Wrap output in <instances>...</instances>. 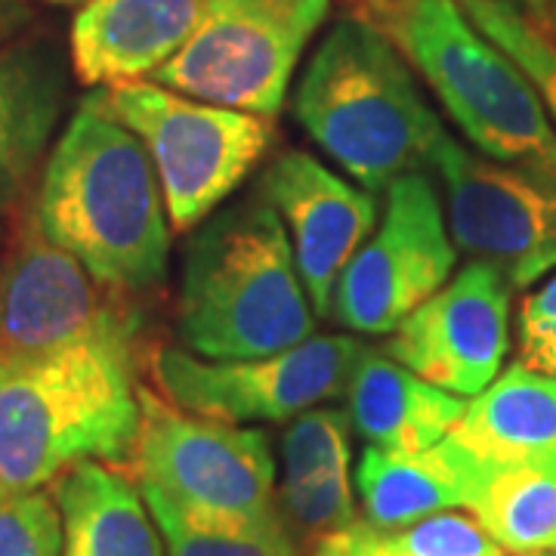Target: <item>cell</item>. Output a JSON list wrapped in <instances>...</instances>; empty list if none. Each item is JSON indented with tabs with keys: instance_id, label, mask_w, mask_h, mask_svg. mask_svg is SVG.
<instances>
[{
	"instance_id": "1",
	"label": "cell",
	"mask_w": 556,
	"mask_h": 556,
	"mask_svg": "<svg viewBox=\"0 0 556 556\" xmlns=\"http://www.w3.org/2000/svg\"><path fill=\"white\" fill-rule=\"evenodd\" d=\"M31 217L112 291L142 294L167 278L174 226L152 159L87 97L47 155Z\"/></svg>"
},
{
	"instance_id": "2",
	"label": "cell",
	"mask_w": 556,
	"mask_h": 556,
	"mask_svg": "<svg viewBox=\"0 0 556 556\" xmlns=\"http://www.w3.org/2000/svg\"><path fill=\"white\" fill-rule=\"evenodd\" d=\"M137 331L0 358V492H35L84 460L127 464L142 420Z\"/></svg>"
},
{
	"instance_id": "3",
	"label": "cell",
	"mask_w": 556,
	"mask_h": 556,
	"mask_svg": "<svg viewBox=\"0 0 556 556\" xmlns=\"http://www.w3.org/2000/svg\"><path fill=\"white\" fill-rule=\"evenodd\" d=\"M182 350L201 358H263L316 334L288 232L257 192L207 217L182 257L177 298Z\"/></svg>"
},
{
	"instance_id": "4",
	"label": "cell",
	"mask_w": 556,
	"mask_h": 556,
	"mask_svg": "<svg viewBox=\"0 0 556 556\" xmlns=\"http://www.w3.org/2000/svg\"><path fill=\"white\" fill-rule=\"evenodd\" d=\"M294 118L368 192L430 167L448 134L424 100L415 68L365 16H343L321 38L298 84Z\"/></svg>"
},
{
	"instance_id": "5",
	"label": "cell",
	"mask_w": 556,
	"mask_h": 556,
	"mask_svg": "<svg viewBox=\"0 0 556 556\" xmlns=\"http://www.w3.org/2000/svg\"><path fill=\"white\" fill-rule=\"evenodd\" d=\"M375 22L482 155L556 174V127L535 84L460 0H365Z\"/></svg>"
},
{
	"instance_id": "6",
	"label": "cell",
	"mask_w": 556,
	"mask_h": 556,
	"mask_svg": "<svg viewBox=\"0 0 556 556\" xmlns=\"http://www.w3.org/2000/svg\"><path fill=\"white\" fill-rule=\"evenodd\" d=\"M87 100L146 146L174 232L199 229L248 179L276 137L273 118L192 100L152 80L97 87Z\"/></svg>"
},
{
	"instance_id": "7",
	"label": "cell",
	"mask_w": 556,
	"mask_h": 556,
	"mask_svg": "<svg viewBox=\"0 0 556 556\" xmlns=\"http://www.w3.org/2000/svg\"><path fill=\"white\" fill-rule=\"evenodd\" d=\"M139 399L142 420L127 460L139 489L164 495L186 517L219 526L281 517L276 457L263 430L179 412L149 390Z\"/></svg>"
},
{
	"instance_id": "8",
	"label": "cell",
	"mask_w": 556,
	"mask_h": 556,
	"mask_svg": "<svg viewBox=\"0 0 556 556\" xmlns=\"http://www.w3.org/2000/svg\"><path fill=\"white\" fill-rule=\"evenodd\" d=\"M334 0H204L201 20L152 84L276 118L303 50Z\"/></svg>"
},
{
	"instance_id": "9",
	"label": "cell",
	"mask_w": 556,
	"mask_h": 556,
	"mask_svg": "<svg viewBox=\"0 0 556 556\" xmlns=\"http://www.w3.org/2000/svg\"><path fill=\"white\" fill-rule=\"evenodd\" d=\"M362 353V340L340 334H313L273 356L232 362L164 346L152 358V375L179 412L239 427L278 424L343 396Z\"/></svg>"
},
{
	"instance_id": "10",
	"label": "cell",
	"mask_w": 556,
	"mask_h": 556,
	"mask_svg": "<svg viewBox=\"0 0 556 556\" xmlns=\"http://www.w3.org/2000/svg\"><path fill=\"white\" fill-rule=\"evenodd\" d=\"M430 167L445 189V219L457 251L529 288L556 269V174L504 164L439 139Z\"/></svg>"
},
{
	"instance_id": "11",
	"label": "cell",
	"mask_w": 556,
	"mask_h": 556,
	"mask_svg": "<svg viewBox=\"0 0 556 556\" xmlns=\"http://www.w3.org/2000/svg\"><path fill=\"white\" fill-rule=\"evenodd\" d=\"M457 248L433 179L424 170L387 186L383 217L343 269L331 316L356 334H393L452 278Z\"/></svg>"
},
{
	"instance_id": "12",
	"label": "cell",
	"mask_w": 556,
	"mask_h": 556,
	"mask_svg": "<svg viewBox=\"0 0 556 556\" xmlns=\"http://www.w3.org/2000/svg\"><path fill=\"white\" fill-rule=\"evenodd\" d=\"M84 269L35 217L0 260V358H28L80 340L137 331V313Z\"/></svg>"
},
{
	"instance_id": "13",
	"label": "cell",
	"mask_w": 556,
	"mask_h": 556,
	"mask_svg": "<svg viewBox=\"0 0 556 556\" xmlns=\"http://www.w3.org/2000/svg\"><path fill=\"white\" fill-rule=\"evenodd\" d=\"M514 288L485 263H467L390 334L383 353L455 396H479L510 353Z\"/></svg>"
},
{
	"instance_id": "14",
	"label": "cell",
	"mask_w": 556,
	"mask_h": 556,
	"mask_svg": "<svg viewBox=\"0 0 556 556\" xmlns=\"http://www.w3.org/2000/svg\"><path fill=\"white\" fill-rule=\"evenodd\" d=\"M260 192L281 217L316 316H331L343 269L378 226L375 192L353 186L303 149L281 152L263 174Z\"/></svg>"
},
{
	"instance_id": "15",
	"label": "cell",
	"mask_w": 556,
	"mask_h": 556,
	"mask_svg": "<svg viewBox=\"0 0 556 556\" xmlns=\"http://www.w3.org/2000/svg\"><path fill=\"white\" fill-rule=\"evenodd\" d=\"M204 0H80L72 20V72L84 87L149 80L201 20Z\"/></svg>"
},
{
	"instance_id": "16",
	"label": "cell",
	"mask_w": 556,
	"mask_h": 556,
	"mask_svg": "<svg viewBox=\"0 0 556 556\" xmlns=\"http://www.w3.org/2000/svg\"><path fill=\"white\" fill-rule=\"evenodd\" d=\"M68 75L47 38L0 47V214H10L40 179L65 112Z\"/></svg>"
},
{
	"instance_id": "17",
	"label": "cell",
	"mask_w": 556,
	"mask_h": 556,
	"mask_svg": "<svg viewBox=\"0 0 556 556\" xmlns=\"http://www.w3.org/2000/svg\"><path fill=\"white\" fill-rule=\"evenodd\" d=\"M492 464L445 437L427 452H390L365 445L356 467V495L365 522L402 529L439 510L470 507Z\"/></svg>"
},
{
	"instance_id": "18",
	"label": "cell",
	"mask_w": 556,
	"mask_h": 556,
	"mask_svg": "<svg viewBox=\"0 0 556 556\" xmlns=\"http://www.w3.org/2000/svg\"><path fill=\"white\" fill-rule=\"evenodd\" d=\"M492 467L556 477V378L517 358L467 408L448 433Z\"/></svg>"
},
{
	"instance_id": "19",
	"label": "cell",
	"mask_w": 556,
	"mask_h": 556,
	"mask_svg": "<svg viewBox=\"0 0 556 556\" xmlns=\"http://www.w3.org/2000/svg\"><path fill=\"white\" fill-rule=\"evenodd\" d=\"M467 399L417 378L396 358L365 350L346 387V415L368 445L427 452L457 427Z\"/></svg>"
},
{
	"instance_id": "20",
	"label": "cell",
	"mask_w": 556,
	"mask_h": 556,
	"mask_svg": "<svg viewBox=\"0 0 556 556\" xmlns=\"http://www.w3.org/2000/svg\"><path fill=\"white\" fill-rule=\"evenodd\" d=\"M62 514L60 556H164L137 482L112 464L84 460L53 482Z\"/></svg>"
},
{
	"instance_id": "21",
	"label": "cell",
	"mask_w": 556,
	"mask_h": 556,
	"mask_svg": "<svg viewBox=\"0 0 556 556\" xmlns=\"http://www.w3.org/2000/svg\"><path fill=\"white\" fill-rule=\"evenodd\" d=\"M507 556L556 554V477L492 467L467 507Z\"/></svg>"
},
{
	"instance_id": "22",
	"label": "cell",
	"mask_w": 556,
	"mask_h": 556,
	"mask_svg": "<svg viewBox=\"0 0 556 556\" xmlns=\"http://www.w3.org/2000/svg\"><path fill=\"white\" fill-rule=\"evenodd\" d=\"M139 489V485H137ZM159 526L164 556H300V535L285 517L260 526H219L186 517L152 489H139Z\"/></svg>"
},
{
	"instance_id": "23",
	"label": "cell",
	"mask_w": 556,
	"mask_h": 556,
	"mask_svg": "<svg viewBox=\"0 0 556 556\" xmlns=\"http://www.w3.org/2000/svg\"><path fill=\"white\" fill-rule=\"evenodd\" d=\"M346 556H507L473 514L439 510L402 529L353 522L334 532Z\"/></svg>"
},
{
	"instance_id": "24",
	"label": "cell",
	"mask_w": 556,
	"mask_h": 556,
	"mask_svg": "<svg viewBox=\"0 0 556 556\" xmlns=\"http://www.w3.org/2000/svg\"><path fill=\"white\" fill-rule=\"evenodd\" d=\"M460 7L479 31L526 72L547 115L556 121V35L544 31L510 0H460Z\"/></svg>"
},
{
	"instance_id": "25",
	"label": "cell",
	"mask_w": 556,
	"mask_h": 556,
	"mask_svg": "<svg viewBox=\"0 0 556 556\" xmlns=\"http://www.w3.org/2000/svg\"><path fill=\"white\" fill-rule=\"evenodd\" d=\"M350 415L340 408H309L281 433V485L350 470Z\"/></svg>"
},
{
	"instance_id": "26",
	"label": "cell",
	"mask_w": 556,
	"mask_h": 556,
	"mask_svg": "<svg viewBox=\"0 0 556 556\" xmlns=\"http://www.w3.org/2000/svg\"><path fill=\"white\" fill-rule=\"evenodd\" d=\"M278 510L300 538H328L350 529L356 517V489L346 473L278 485Z\"/></svg>"
},
{
	"instance_id": "27",
	"label": "cell",
	"mask_w": 556,
	"mask_h": 556,
	"mask_svg": "<svg viewBox=\"0 0 556 556\" xmlns=\"http://www.w3.org/2000/svg\"><path fill=\"white\" fill-rule=\"evenodd\" d=\"M62 514L53 492H0V556H60Z\"/></svg>"
},
{
	"instance_id": "28",
	"label": "cell",
	"mask_w": 556,
	"mask_h": 556,
	"mask_svg": "<svg viewBox=\"0 0 556 556\" xmlns=\"http://www.w3.org/2000/svg\"><path fill=\"white\" fill-rule=\"evenodd\" d=\"M519 356L556 378V269L532 291L519 313Z\"/></svg>"
},
{
	"instance_id": "29",
	"label": "cell",
	"mask_w": 556,
	"mask_h": 556,
	"mask_svg": "<svg viewBox=\"0 0 556 556\" xmlns=\"http://www.w3.org/2000/svg\"><path fill=\"white\" fill-rule=\"evenodd\" d=\"M35 20L31 0H0V47L16 40Z\"/></svg>"
},
{
	"instance_id": "30",
	"label": "cell",
	"mask_w": 556,
	"mask_h": 556,
	"mask_svg": "<svg viewBox=\"0 0 556 556\" xmlns=\"http://www.w3.org/2000/svg\"><path fill=\"white\" fill-rule=\"evenodd\" d=\"M313 551H318L321 556H346L343 554V547H340L338 535H328V538H318L316 547Z\"/></svg>"
},
{
	"instance_id": "31",
	"label": "cell",
	"mask_w": 556,
	"mask_h": 556,
	"mask_svg": "<svg viewBox=\"0 0 556 556\" xmlns=\"http://www.w3.org/2000/svg\"><path fill=\"white\" fill-rule=\"evenodd\" d=\"M551 0H517V7H529V10H547Z\"/></svg>"
},
{
	"instance_id": "32",
	"label": "cell",
	"mask_w": 556,
	"mask_h": 556,
	"mask_svg": "<svg viewBox=\"0 0 556 556\" xmlns=\"http://www.w3.org/2000/svg\"><path fill=\"white\" fill-rule=\"evenodd\" d=\"M547 20H551V28H554V35H556V0L547 3Z\"/></svg>"
},
{
	"instance_id": "33",
	"label": "cell",
	"mask_w": 556,
	"mask_h": 556,
	"mask_svg": "<svg viewBox=\"0 0 556 556\" xmlns=\"http://www.w3.org/2000/svg\"><path fill=\"white\" fill-rule=\"evenodd\" d=\"M43 3H80V0H43Z\"/></svg>"
},
{
	"instance_id": "34",
	"label": "cell",
	"mask_w": 556,
	"mask_h": 556,
	"mask_svg": "<svg viewBox=\"0 0 556 556\" xmlns=\"http://www.w3.org/2000/svg\"><path fill=\"white\" fill-rule=\"evenodd\" d=\"M309 556H321V554H318V551H313V554H309Z\"/></svg>"
},
{
	"instance_id": "35",
	"label": "cell",
	"mask_w": 556,
	"mask_h": 556,
	"mask_svg": "<svg viewBox=\"0 0 556 556\" xmlns=\"http://www.w3.org/2000/svg\"><path fill=\"white\" fill-rule=\"evenodd\" d=\"M538 556H556V554H538Z\"/></svg>"
},
{
	"instance_id": "36",
	"label": "cell",
	"mask_w": 556,
	"mask_h": 556,
	"mask_svg": "<svg viewBox=\"0 0 556 556\" xmlns=\"http://www.w3.org/2000/svg\"><path fill=\"white\" fill-rule=\"evenodd\" d=\"M510 3H517V0H510Z\"/></svg>"
}]
</instances>
